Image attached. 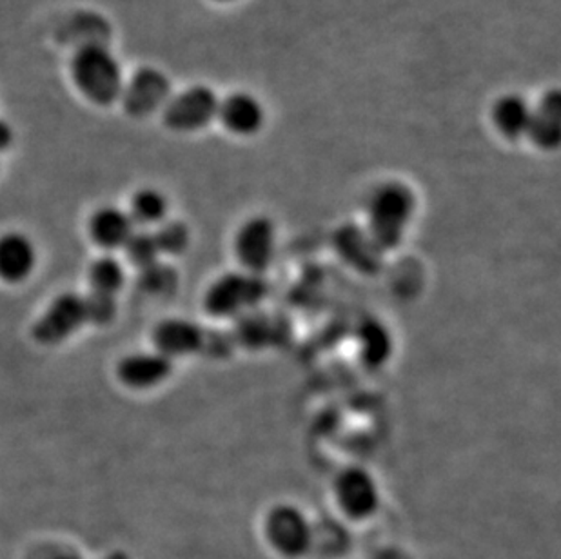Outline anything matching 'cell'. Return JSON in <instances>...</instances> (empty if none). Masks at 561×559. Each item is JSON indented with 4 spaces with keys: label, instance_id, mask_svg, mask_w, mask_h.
I'll return each instance as SVG.
<instances>
[{
    "label": "cell",
    "instance_id": "obj_1",
    "mask_svg": "<svg viewBox=\"0 0 561 559\" xmlns=\"http://www.w3.org/2000/svg\"><path fill=\"white\" fill-rule=\"evenodd\" d=\"M414 193L402 182L378 185L367 204V235L381 253L402 243L414 215Z\"/></svg>",
    "mask_w": 561,
    "mask_h": 559
},
{
    "label": "cell",
    "instance_id": "obj_2",
    "mask_svg": "<svg viewBox=\"0 0 561 559\" xmlns=\"http://www.w3.org/2000/svg\"><path fill=\"white\" fill-rule=\"evenodd\" d=\"M71 71L77 88L95 104L107 106L123 95L121 66L101 44L82 46L73 57Z\"/></svg>",
    "mask_w": 561,
    "mask_h": 559
},
{
    "label": "cell",
    "instance_id": "obj_3",
    "mask_svg": "<svg viewBox=\"0 0 561 559\" xmlns=\"http://www.w3.org/2000/svg\"><path fill=\"white\" fill-rule=\"evenodd\" d=\"M270 285L264 275L248 271L228 273L215 280L207 289L206 309L215 318H239L254 311L265 300Z\"/></svg>",
    "mask_w": 561,
    "mask_h": 559
},
{
    "label": "cell",
    "instance_id": "obj_4",
    "mask_svg": "<svg viewBox=\"0 0 561 559\" xmlns=\"http://www.w3.org/2000/svg\"><path fill=\"white\" fill-rule=\"evenodd\" d=\"M264 534L271 549L284 558H302L314 545V528L295 505L273 506L264 520Z\"/></svg>",
    "mask_w": 561,
    "mask_h": 559
},
{
    "label": "cell",
    "instance_id": "obj_5",
    "mask_svg": "<svg viewBox=\"0 0 561 559\" xmlns=\"http://www.w3.org/2000/svg\"><path fill=\"white\" fill-rule=\"evenodd\" d=\"M275 224L270 218L253 217L240 226L234 237V254L242 270L264 275L275 260Z\"/></svg>",
    "mask_w": 561,
    "mask_h": 559
},
{
    "label": "cell",
    "instance_id": "obj_6",
    "mask_svg": "<svg viewBox=\"0 0 561 559\" xmlns=\"http://www.w3.org/2000/svg\"><path fill=\"white\" fill-rule=\"evenodd\" d=\"M218 96L206 85H195L182 91L165 104V126L175 132H198L217 118Z\"/></svg>",
    "mask_w": 561,
    "mask_h": 559
},
{
    "label": "cell",
    "instance_id": "obj_7",
    "mask_svg": "<svg viewBox=\"0 0 561 559\" xmlns=\"http://www.w3.org/2000/svg\"><path fill=\"white\" fill-rule=\"evenodd\" d=\"M334 498L340 511L355 522L375 516L380 506V491L375 478L360 467H350L336 476Z\"/></svg>",
    "mask_w": 561,
    "mask_h": 559
},
{
    "label": "cell",
    "instance_id": "obj_8",
    "mask_svg": "<svg viewBox=\"0 0 561 559\" xmlns=\"http://www.w3.org/2000/svg\"><path fill=\"white\" fill-rule=\"evenodd\" d=\"M85 322L88 318H85L84 296L66 293L48 307V311L44 312L43 317L38 318V322L33 328V334L35 340L44 345H57L71 336L75 331H79Z\"/></svg>",
    "mask_w": 561,
    "mask_h": 559
},
{
    "label": "cell",
    "instance_id": "obj_9",
    "mask_svg": "<svg viewBox=\"0 0 561 559\" xmlns=\"http://www.w3.org/2000/svg\"><path fill=\"white\" fill-rule=\"evenodd\" d=\"M171 84L157 69L144 68L123 90L124 110L133 116H146L164 110L170 101Z\"/></svg>",
    "mask_w": 561,
    "mask_h": 559
},
{
    "label": "cell",
    "instance_id": "obj_10",
    "mask_svg": "<svg viewBox=\"0 0 561 559\" xmlns=\"http://www.w3.org/2000/svg\"><path fill=\"white\" fill-rule=\"evenodd\" d=\"M289 323L286 318L267 315L262 311H250L237 318L233 338L234 345H242L245 349L275 347L286 343L289 338Z\"/></svg>",
    "mask_w": 561,
    "mask_h": 559
},
{
    "label": "cell",
    "instance_id": "obj_11",
    "mask_svg": "<svg viewBox=\"0 0 561 559\" xmlns=\"http://www.w3.org/2000/svg\"><path fill=\"white\" fill-rule=\"evenodd\" d=\"M153 342L157 353L164 354L173 360L176 356L204 353L207 342V331L195 322L184 318H170L159 323L154 329Z\"/></svg>",
    "mask_w": 561,
    "mask_h": 559
},
{
    "label": "cell",
    "instance_id": "obj_12",
    "mask_svg": "<svg viewBox=\"0 0 561 559\" xmlns=\"http://www.w3.org/2000/svg\"><path fill=\"white\" fill-rule=\"evenodd\" d=\"M173 360L164 354L137 353L127 356L118 365V376L127 387L133 389H151L170 378Z\"/></svg>",
    "mask_w": 561,
    "mask_h": 559
},
{
    "label": "cell",
    "instance_id": "obj_13",
    "mask_svg": "<svg viewBox=\"0 0 561 559\" xmlns=\"http://www.w3.org/2000/svg\"><path fill=\"white\" fill-rule=\"evenodd\" d=\"M334 246L340 256L353 265V270L373 275L381 264V251L376 248L366 229L342 226L334 235Z\"/></svg>",
    "mask_w": 561,
    "mask_h": 559
},
{
    "label": "cell",
    "instance_id": "obj_14",
    "mask_svg": "<svg viewBox=\"0 0 561 559\" xmlns=\"http://www.w3.org/2000/svg\"><path fill=\"white\" fill-rule=\"evenodd\" d=\"M217 116L226 129L240 137H250L264 126L262 104L248 93H233L220 101Z\"/></svg>",
    "mask_w": 561,
    "mask_h": 559
},
{
    "label": "cell",
    "instance_id": "obj_15",
    "mask_svg": "<svg viewBox=\"0 0 561 559\" xmlns=\"http://www.w3.org/2000/svg\"><path fill=\"white\" fill-rule=\"evenodd\" d=\"M35 248L32 240L21 232H8L0 237V278L16 284L32 275L35 267Z\"/></svg>",
    "mask_w": 561,
    "mask_h": 559
},
{
    "label": "cell",
    "instance_id": "obj_16",
    "mask_svg": "<svg viewBox=\"0 0 561 559\" xmlns=\"http://www.w3.org/2000/svg\"><path fill=\"white\" fill-rule=\"evenodd\" d=\"M541 149L558 148L561 138V101L558 91H551L530 112L527 135Z\"/></svg>",
    "mask_w": 561,
    "mask_h": 559
},
{
    "label": "cell",
    "instance_id": "obj_17",
    "mask_svg": "<svg viewBox=\"0 0 561 559\" xmlns=\"http://www.w3.org/2000/svg\"><path fill=\"white\" fill-rule=\"evenodd\" d=\"M90 229L93 240L101 243L102 248L117 249L126 246L135 231V224L129 213L117 207H102L91 218Z\"/></svg>",
    "mask_w": 561,
    "mask_h": 559
},
{
    "label": "cell",
    "instance_id": "obj_18",
    "mask_svg": "<svg viewBox=\"0 0 561 559\" xmlns=\"http://www.w3.org/2000/svg\"><path fill=\"white\" fill-rule=\"evenodd\" d=\"M530 112L533 107L519 95H505L494 104V126L503 137L522 138L529 129Z\"/></svg>",
    "mask_w": 561,
    "mask_h": 559
},
{
    "label": "cell",
    "instance_id": "obj_19",
    "mask_svg": "<svg viewBox=\"0 0 561 559\" xmlns=\"http://www.w3.org/2000/svg\"><path fill=\"white\" fill-rule=\"evenodd\" d=\"M360 354L364 362L371 367L386 364V360L391 354V334L380 322L367 320L362 323L360 331Z\"/></svg>",
    "mask_w": 561,
    "mask_h": 559
},
{
    "label": "cell",
    "instance_id": "obj_20",
    "mask_svg": "<svg viewBox=\"0 0 561 559\" xmlns=\"http://www.w3.org/2000/svg\"><path fill=\"white\" fill-rule=\"evenodd\" d=\"M165 213H168V201L160 191L140 190L133 196L131 212H129L133 224L153 226V224L164 223Z\"/></svg>",
    "mask_w": 561,
    "mask_h": 559
},
{
    "label": "cell",
    "instance_id": "obj_21",
    "mask_svg": "<svg viewBox=\"0 0 561 559\" xmlns=\"http://www.w3.org/2000/svg\"><path fill=\"white\" fill-rule=\"evenodd\" d=\"M138 287L149 296H170L179 287V275L171 265L159 260V262L140 270Z\"/></svg>",
    "mask_w": 561,
    "mask_h": 559
},
{
    "label": "cell",
    "instance_id": "obj_22",
    "mask_svg": "<svg viewBox=\"0 0 561 559\" xmlns=\"http://www.w3.org/2000/svg\"><path fill=\"white\" fill-rule=\"evenodd\" d=\"M124 249H126L129 262L137 265L138 270L159 262V243H157L153 231H148V229H135Z\"/></svg>",
    "mask_w": 561,
    "mask_h": 559
},
{
    "label": "cell",
    "instance_id": "obj_23",
    "mask_svg": "<svg viewBox=\"0 0 561 559\" xmlns=\"http://www.w3.org/2000/svg\"><path fill=\"white\" fill-rule=\"evenodd\" d=\"M90 278L93 290L115 296L124 284L123 265L112 256H104L91 265Z\"/></svg>",
    "mask_w": 561,
    "mask_h": 559
},
{
    "label": "cell",
    "instance_id": "obj_24",
    "mask_svg": "<svg viewBox=\"0 0 561 559\" xmlns=\"http://www.w3.org/2000/svg\"><path fill=\"white\" fill-rule=\"evenodd\" d=\"M157 243H159L160 254H181L187 249L190 243V229L186 224L171 223L159 224V229L153 231Z\"/></svg>",
    "mask_w": 561,
    "mask_h": 559
},
{
    "label": "cell",
    "instance_id": "obj_25",
    "mask_svg": "<svg viewBox=\"0 0 561 559\" xmlns=\"http://www.w3.org/2000/svg\"><path fill=\"white\" fill-rule=\"evenodd\" d=\"M84 306L88 322L96 323V326H106L112 322L117 312L115 296L96 293V290H91L90 295L84 296Z\"/></svg>",
    "mask_w": 561,
    "mask_h": 559
},
{
    "label": "cell",
    "instance_id": "obj_26",
    "mask_svg": "<svg viewBox=\"0 0 561 559\" xmlns=\"http://www.w3.org/2000/svg\"><path fill=\"white\" fill-rule=\"evenodd\" d=\"M11 142H13V132H11V127L8 126L4 121H0V153L10 148Z\"/></svg>",
    "mask_w": 561,
    "mask_h": 559
},
{
    "label": "cell",
    "instance_id": "obj_27",
    "mask_svg": "<svg viewBox=\"0 0 561 559\" xmlns=\"http://www.w3.org/2000/svg\"><path fill=\"white\" fill-rule=\"evenodd\" d=\"M375 559H409L408 556L403 555V552H400L398 549H386L381 550V552H378V555L375 556Z\"/></svg>",
    "mask_w": 561,
    "mask_h": 559
},
{
    "label": "cell",
    "instance_id": "obj_28",
    "mask_svg": "<svg viewBox=\"0 0 561 559\" xmlns=\"http://www.w3.org/2000/svg\"><path fill=\"white\" fill-rule=\"evenodd\" d=\"M51 559H82L79 555H75V552H62V555L54 556Z\"/></svg>",
    "mask_w": 561,
    "mask_h": 559
},
{
    "label": "cell",
    "instance_id": "obj_29",
    "mask_svg": "<svg viewBox=\"0 0 561 559\" xmlns=\"http://www.w3.org/2000/svg\"><path fill=\"white\" fill-rule=\"evenodd\" d=\"M104 559H129L124 552H113V555H107Z\"/></svg>",
    "mask_w": 561,
    "mask_h": 559
},
{
    "label": "cell",
    "instance_id": "obj_30",
    "mask_svg": "<svg viewBox=\"0 0 561 559\" xmlns=\"http://www.w3.org/2000/svg\"><path fill=\"white\" fill-rule=\"evenodd\" d=\"M217 2H233V0H217Z\"/></svg>",
    "mask_w": 561,
    "mask_h": 559
}]
</instances>
